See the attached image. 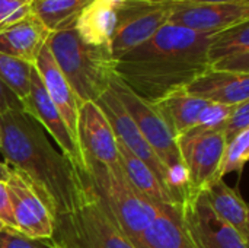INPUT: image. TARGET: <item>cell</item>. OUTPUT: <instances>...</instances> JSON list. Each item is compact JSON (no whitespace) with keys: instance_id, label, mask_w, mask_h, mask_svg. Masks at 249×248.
<instances>
[{"instance_id":"obj_25","label":"cell","mask_w":249,"mask_h":248,"mask_svg":"<svg viewBox=\"0 0 249 248\" xmlns=\"http://www.w3.org/2000/svg\"><path fill=\"white\" fill-rule=\"evenodd\" d=\"M32 69V64L0 53V80L20 101H23L29 94Z\"/></svg>"},{"instance_id":"obj_34","label":"cell","mask_w":249,"mask_h":248,"mask_svg":"<svg viewBox=\"0 0 249 248\" xmlns=\"http://www.w3.org/2000/svg\"><path fill=\"white\" fill-rule=\"evenodd\" d=\"M16 1H19V3H22V4H28V6H29L32 0H16Z\"/></svg>"},{"instance_id":"obj_10","label":"cell","mask_w":249,"mask_h":248,"mask_svg":"<svg viewBox=\"0 0 249 248\" xmlns=\"http://www.w3.org/2000/svg\"><path fill=\"white\" fill-rule=\"evenodd\" d=\"M179 213L196 248H248V241L213 212L203 193L187 197Z\"/></svg>"},{"instance_id":"obj_7","label":"cell","mask_w":249,"mask_h":248,"mask_svg":"<svg viewBox=\"0 0 249 248\" xmlns=\"http://www.w3.org/2000/svg\"><path fill=\"white\" fill-rule=\"evenodd\" d=\"M177 140L187 174V197L198 196L214 181L222 180L219 172L226 146L223 132L191 130Z\"/></svg>"},{"instance_id":"obj_1","label":"cell","mask_w":249,"mask_h":248,"mask_svg":"<svg viewBox=\"0 0 249 248\" xmlns=\"http://www.w3.org/2000/svg\"><path fill=\"white\" fill-rule=\"evenodd\" d=\"M0 152L48 200L55 219L79 209L92 191L85 175L54 149L42 127L22 110L0 115Z\"/></svg>"},{"instance_id":"obj_30","label":"cell","mask_w":249,"mask_h":248,"mask_svg":"<svg viewBox=\"0 0 249 248\" xmlns=\"http://www.w3.org/2000/svg\"><path fill=\"white\" fill-rule=\"evenodd\" d=\"M0 221L7 227V229L16 231L15 221L12 216V209H10L7 187H6V183L3 180H0Z\"/></svg>"},{"instance_id":"obj_29","label":"cell","mask_w":249,"mask_h":248,"mask_svg":"<svg viewBox=\"0 0 249 248\" xmlns=\"http://www.w3.org/2000/svg\"><path fill=\"white\" fill-rule=\"evenodd\" d=\"M244 130H249V101L241 102V104L232 107L231 114H229L225 129H223L226 142Z\"/></svg>"},{"instance_id":"obj_22","label":"cell","mask_w":249,"mask_h":248,"mask_svg":"<svg viewBox=\"0 0 249 248\" xmlns=\"http://www.w3.org/2000/svg\"><path fill=\"white\" fill-rule=\"evenodd\" d=\"M139 248H196V246L182 225L179 209L159 206L153 222L143 234Z\"/></svg>"},{"instance_id":"obj_2","label":"cell","mask_w":249,"mask_h":248,"mask_svg":"<svg viewBox=\"0 0 249 248\" xmlns=\"http://www.w3.org/2000/svg\"><path fill=\"white\" fill-rule=\"evenodd\" d=\"M212 35L165 23L152 38L115 60V75L140 98L153 104L185 89L209 70Z\"/></svg>"},{"instance_id":"obj_16","label":"cell","mask_w":249,"mask_h":248,"mask_svg":"<svg viewBox=\"0 0 249 248\" xmlns=\"http://www.w3.org/2000/svg\"><path fill=\"white\" fill-rule=\"evenodd\" d=\"M209 69L249 75L248 20L216 32L207 47Z\"/></svg>"},{"instance_id":"obj_23","label":"cell","mask_w":249,"mask_h":248,"mask_svg":"<svg viewBox=\"0 0 249 248\" xmlns=\"http://www.w3.org/2000/svg\"><path fill=\"white\" fill-rule=\"evenodd\" d=\"M203 196L213 212L248 241L249 210L239 191L228 186L225 180H217L203 191Z\"/></svg>"},{"instance_id":"obj_3","label":"cell","mask_w":249,"mask_h":248,"mask_svg":"<svg viewBox=\"0 0 249 248\" xmlns=\"http://www.w3.org/2000/svg\"><path fill=\"white\" fill-rule=\"evenodd\" d=\"M47 45L79 101L96 102L111 86L115 58L109 45L85 42L74 29V22L50 34Z\"/></svg>"},{"instance_id":"obj_8","label":"cell","mask_w":249,"mask_h":248,"mask_svg":"<svg viewBox=\"0 0 249 248\" xmlns=\"http://www.w3.org/2000/svg\"><path fill=\"white\" fill-rule=\"evenodd\" d=\"M4 183L16 231L36 240H53L57 219L48 200L18 170L10 168Z\"/></svg>"},{"instance_id":"obj_31","label":"cell","mask_w":249,"mask_h":248,"mask_svg":"<svg viewBox=\"0 0 249 248\" xmlns=\"http://www.w3.org/2000/svg\"><path fill=\"white\" fill-rule=\"evenodd\" d=\"M15 110H22V101L0 80V115Z\"/></svg>"},{"instance_id":"obj_32","label":"cell","mask_w":249,"mask_h":248,"mask_svg":"<svg viewBox=\"0 0 249 248\" xmlns=\"http://www.w3.org/2000/svg\"><path fill=\"white\" fill-rule=\"evenodd\" d=\"M144 3H155L163 6H184V4H204V3H228V1H249V0H136Z\"/></svg>"},{"instance_id":"obj_19","label":"cell","mask_w":249,"mask_h":248,"mask_svg":"<svg viewBox=\"0 0 249 248\" xmlns=\"http://www.w3.org/2000/svg\"><path fill=\"white\" fill-rule=\"evenodd\" d=\"M123 0H92L74 20L77 35L92 45H109L117 23V6Z\"/></svg>"},{"instance_id":"obj_20","label":"cell","mask_w":249,"mask_h":248,"mask_svg":"<svg viewBox=\"0 0 249 248\" xmlns=\"http://www.w3.org/2000/svg\"><path fill=\"white\" fill-rule=\"evenodd\" d=\"M207 104V101L190 95L184 89L175 91L153 102L155 108L159 111L177 139L197 127L200 115Z\"/></svg>"},{"instance_id":"obj_17","label":"cell","mask_w":249,"mask_h":248,"mask_svg":"<svg viewBox=\"0 0 249 248\" xmlns=\"http://www.w3.org/2000/svg\"><path fill=\"white\" fill-rule=\"evenodd\" d=\"M184 91L207 102L232 107L249 101V75L209 69Z\"/></svg>"},{"instance_id":"obj_12","label":"cell","mask_w":249,"mask_h":248,"mask_svg":"<svg viewBox=\"0 0 249 248\" xmlns=\"http://www.w3.org/2000/svg\"><path fill=\"white\" fill-rule=\"evenodd\" d=\"M168 23L198 34L213 35L249 19V1L168 6Z\"/></svg>"},{"instance_id":"obj_6","label":"cell","mask_w":249,"mask_h":248,"mask_svg":"<svg viewBox=\"0 0 249 248\" xmlns=\"http://www.w3.org/2000/svg\"><path fill=\"white\" fill-rule=\"evenodd\" d=\"M53 240L66 248H136L93 193L79 209L55 222Z\"/></svg>"},{"instance_id":"obj_35","label":"cell","mask_w":249,"mask_h":248,"mask_svg":"<svg viewBox=\"0 0 249 248\" xmlns=\"http://www.w3.org/2000/svg\"><path fill=\"white\" fill-rule=\"evenodd\" d=\"M6 229H7V227L0 221V232H3V231H6Z\"/></svg>"},{"instance_id":"obj_9","label":"cell","mask_w":249,"mask_h":248,"mask_svg":"<svg viewBox=\"0 0 249 248\" xmlns=\"http://www.w3.org/2000/svg\"><path fill=\"white\" fill-rule=\"evenodd\" d=\"M169 7L163 4L123 0L117 6V23L111 37V53L117 60L152 38L168 23Z\"/></svg>"},{"instance_id":"obj_27","label":"cell","mask_w":249,"mask_h":248,"mask_svg":"<svg viewBox=\"0 0 249 248\" xmlns=\"http://www.w3.org/2000/svg\"><path fill=\"white\" fill-rule=\"evenodd\" d=\"M233 107V105H232ZM231 105H220L209 102L200 115V121L194 130H217L223 132L226 120L232 110Z\"/></svg>"},{"instance_id":"obj_33","label":"cell","mask_w":249,"mask_h":248,"mask_svg":"<svg viewBox=\"0 0 249 248\" xmlns=\"http://www.w3.org/2000/svg\"><path fill=\"white\" fill-rule=\"evenodd\" d=\"M9 171H10V168L4 164V162H1L0 161V180H6L7 178V175H9Z\"/></svg>"},{"instance_id":"obj_26","label":"cell","mask_w":249,"mask_h":248,"mask_svg":"<svg viewBox=\"0 0 249 248\" xmlns=\"http://www.w3.org/2000/svg\"><path fill=\"white\" fill-rule=\"evenodd\" d=\"M249 159V130H244L229 139L225 146L222 167H220V178L225 180L226 175L232 172H238L239 175L244 171Z\"/></svg>"},{"instance_id":"obj_15","label":"cell","mask_w":249,"mask_h":248,"mask_svg":"<svg viewBox=\"0 0 249 248\" xmlns=\"http://www.w3.org/2000/svg\"><path fill=\"white\" fill-rule=\"evenodd\" d=\"M34 67L36 69L38 75L41 76L44 88H45L50 99L53 101L54 107L58 110L70 134L73 136L74 142L79 145L77 123H79V113H80L82 102L79 101V98L73 92L71 86L66 80L64 75L58 69L47 44L42 47L41 53L38 54Z\"/></svg>"},{"instance_id":"obj_5","label":"cell","mask_w":249,"mask_h":248,"mask_svg":"<svg viewBox=\"0 0 249 248\" xmlns=\"http://www.w3.org/2000/svg\"><path fill=\"white\" fill-rule=\"evenodd\" d=\"M109 88L121 101V104L136 123L137 129L165 167V171L168 174L169 191L175 199L178 208H181L188 196V189L185 167L177 137L174 136L159 111L155 108V105L134 94L118 76L112 79Z\"/></svg>"},{"instance_id":"obj_24","label":"cell","mask_w":249,"mask_h":248,"mask_svg":"<svg viewBox=\"0 0 249 248\" xmlns=\"http://www.w3.org/2000/svg\"><path fill=\"white\" fill-rule=\"evenodd\" d=\"M92 0H32L29 12L36 16L50 32L73 23L77 15Z\"/></svg>"},{"instance_id":"obj_4","label":"cell","mask_w":249,"mask_h":248,"mask_svg":"<svg viewBox=\"0 0 249 248\" xmlns=\"http://www.w3.org/2000/svg\"><path fill=\"white\" fill-rule=\"evenodd\" d=\"M85 180L96 200L139 248L159 206L149 202L131 186L121 167L111 168L96 162H86Z\"/></svg>"},{"instance_id":"obj_18","label":"cell","mask_w":249,"mask_h":248,"mask_svg":"<svg viewBox=\"0 0 249 248\" xmlns=\"http://www.w3.org/2000/svg\"><path fill=\"white\" fill-rule=\"evenodd\" d=\"M50 34L47 26L29 12L19 20L0 29V53L34 66Z\"/></svg>"},{"instance_id":"obj_28","label":"cell","mask_w":249,"mask_h":248,"mask_svg":"<svg viewBox=\"0 0 249 248\" xmlns=\"http://www.w3.org/2000/svg\"><path fill=\"white\" fill-rule=\"evenodd\" d=\"M0 248H57L54 240H36L18 231L0 232Z\"/></svg>"},{"instance_id":"obj_13","label":"cell","mask_w":249,"mask_h":248,"mask_svg":"<svg viewBox=\"0 0 249 248\" xmlns=\"http://www.w3.org/2000/svg\"><path fill=\"white\" fill-rule=\"evenodd\" d=\"M77 139L86 162L111 168L120 167L115 133L102 108L93 101L83 102L80 107Z\"/></svg>"},{"instance_id":"obj_11","label":"cell","mask_w":249,"mask_h":248,"mask_svg":"<svg viewBox=\"0 0 249 248\" xmlns=\"http://www.w3.org/2000/svg\"><path fill=\"white\" fill-rule=\"evenodd\" d=\"M22 111L32 117L42 127V130L51 136V139L57 143L60 152L85 175L86 161L83 152L70 134L58 110L50 99L41 80V76L38 75L35 67L32 69L31 75L29 94L22 101Z\"/></svg>"},{"instance_id":"obj_14","label":"cell","mask_w":249,"mask_h":248,"mask_svg":"<svg viewBox=\"0 0 249 248\" xmlns=\"http://www.w3.org/2000/svg\"><path fill=\"white\" fill-rule=\"evenodd\" d=\"M96 104L102 108L105 113L114 133L118 142H121L131 153H134L139 159H142L159 178V181L165 186V189L169 191L168 187V174L165 171V167L153 152V149L149 146L140 130L137 129L136 123L121 104V101L117 98V95L109 88L98 101ZM171 193V191H169ZM172 196V194H171Z\"/></svg>"},{"instance_id":"obj_21","label":"cell","mask_w":249,"mask_h":248,"mask_svg":"<svg viewBox=\"0 0 249 248\" xmlns=\"http://www.w3.org/2000/svg\"><path fill=\"white\" fill-rule=\"evenodd\" d=\"M118 159H120V167L125 174L127 180L142 196H144L149 202L158 206L178 208L175 199L159 181L156 174L142 159H139L134 153H131L121 142H118Z\"/></svg>"},{"instance_id":"obj_36","label":"cell","mask_w":249,"mask_h":248,"mask_svg":"<svg viewBox=\"0 0 249 248\" xmlns=\"http://www.w3.org/2000/svg\"><path fill=\"white\" fill-rule=\"evenodd\" d=\"M57 244V243H55ZM57 248H66V247H63V246H60V244H57Z\"/></svg>"}]
</instances>
